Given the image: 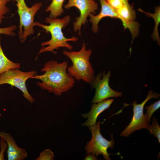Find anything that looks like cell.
<instances>
[{"instance_id": "ac0fdd59", "label": "cell", "mask_w": 160, "mask_h": 160, "mask_svg": "<svg viewBox=\"0 0 160 160\" xmlns=\"http://www.w3.org/2000/svg\"><path fill=\"white\" fill-rule=\"evenodd\" d=\"M160 107V100H159L154 103L153 104L145 106L146 113L145 116L148 121L150 123L151 117L153 113Z\"/></svg>"}, {"instance_id": "7c38bea8", "label": "cell", "mask_w": 160, "mask_h": 160, "mask_svg": "<svg viewBox=\"0 0 160 160\" xmlns=\"http://www.w3.org/2000/svg\"><path fill=\"white\" fill-rule=\"evenodd\" d=\"M101 6L100 12L97 15L91 14L89 16V21L92 23V30L94 33H97L99 31L98 24L103 18L106 17L118 18L119 17L116 10L112 8L108 2L107 0H99Z\"/></svg>"}, {"instance_id": "5bb4252c", "label": "cell", "mask_w": 160, "mask_h": 160, "mask_svg": "<svg viewBox=\"0 0 160 160\" xmlns=\"http://www.w3.org/2000/svg\"><path fill=\"white\" fill-rule=\"evenodd\" d=\"M0 36V74L9 70L19 69L20 67L19 63H15L7 58L2 50Z\"/></svg>"}, {"instance_id": "6da1fadb", "label": "cell", "mask_w": 160, "mask_h": 160, "mask_svg": "<svg viewBox=\"0 0 160 160\" xmlns=\"http://www.w3.org/2000/svg\"><path fill=\"white\" fill-rule=\"evenodd\" d=\"M68 64L66 61L59 63L54 60L48 61L41 69V71L44 72V73L36 74L31 78L41 81L36 83L40 88L49 93L60 96L72 88L75 83V79L67 71Z\"/></svg>"}, {"instance_id": "d6986e66", "label": "cell", "mask_w": 160, "mask_h": 160, "mask_svg": "<svg viewBox=\"0 0 160 160\" xmlns=\"http://www.w3.org/2000/svg\"><path fill=\"white\" fill-rule=\"evenodd\" d=\"M10 0H0V24L5 17V15L9 12V9L7 6Z\"/></svg>"}, {"instance_id": "e0dca14e", "label": "cell", "mask_w": 160, "mask_h": 160, "mask_svg": "<svg viewBox=\"0 0 160 160\" xmlns=\"http://www.w3.org/2000/svg\"><path fill=\"white\" fill-rule=\"evenodd\" d=\"M146 129L157 138L159 143H160V127L155 117L153 118L152 124L151 125H149Z\"/></svg>"}, {"instance_id": "4316f807", "label": "cell", "mask_w": 160, "mask_h": 160, "mask_svg": "<svg viewBox=\"0 0 160 160\" xmlns=\"http://www.w3.org/2000/svg\"></svg>"}, {"instance_id": "30bf717a", "label": "cell", "mask_w": 160, "mask_h": 160, "mask_svg": "<svg viewBox=\"0 0 160 160\" xmlns=\"http://www.w3.org/2000/svg\"><path fill=\"white\" fill-rule=\"evenodd\" d=\"M116 11L124 29H128L132 34V44L133 40L139 34V23L135 20L136 13L133 7L128 2L126 3Z\"/></svg>"}, {"instance_id": "5b68a950", "label": "cell", "mask_w": 160, "mask_h": 160, "mask_svg": "<svg viewBox=\"0 0 160 160\" xmlns=\"http://www.w3.org/2000/svg\"><path fill=\"white\" fill-rule=\"evenodd\" d=\"M37 73L35 71L24 72L18 68L11 69L0 74V85L8 84L16 87L22 92L24 97L32 104L35 100L28 92L26 81Z\"/></svg>"}, {"instance_id": "52a82bcc", "label": "cell", "mask_w": 160, "mask_h": 160, "mask_svg": "<svg viewBox=\"0 0 160 160\" xmlns=\"http://www.w3.org/2000/svg\"><path fill=\"white\" fill-rule=\"evenodd\" d=\"M160 96L159 94L153 92L151 90L148 92L145 99L141 103L137 104L135 101L132 103L133 114L132 120L128 126L121 132L120 136L128 137L135 131L147 128L150 123L148 121L144 114V107L149 100L153 98L158 99Z\"/></svg>"}, {"instance_id": "7a4b0ae2", "label": "cell", "mask_w": 160, "mask_h": 160, "mask_svg": "<svg viewBox=\"0 0 160 160\" xmlns=\"http://www.w3.org/2000/svg\"><path fill=\"white\" fill-rule=\"evenodd\" d=\"M70 20V16L67 15L61 19L51 18L49 17H46L44 22L49 24V25H44L40 23L36 22V26L50 33L51 37L49 40L41 43V46H47L43 47L40 49L37 57L41 53L46 52H51L55 54L57 52L54 50L61 47L66 48L69 50L73 49V47L68 42H76L78 41V39L74 36L67 38L64 36L62 31L63 28H65L68 25Z\"/></svg>"}, {"instance_id": "ffe728a7", "label": "cell", "mask_w": 160, "mask_h": 160, "mask_svg": "<svg viewBox=\"0 0 160 160\" xmlns=\"http://www.w3.org/2000/svg\"><path fill=\"white\" fill-rule=\"evenodd\" d=\"M54 154L50 149L44 150L39 154L36 160H53L54 159Z\"/></svg>"}, {"instance_id": "ba28073f", "label": "cell", "mask_w": 160, "mask_h": 160, "mask_svg": "<svg viewBox=\"0 0 160 160\" xmlns=\"http://www.w3.org/2000/svg\"><path fill=\"white\" fill-rule=\"evenodd\" d=\"M72 7L77 8L80 12L79 16L77 17L73 23V27L74 31L77 32L78 31V35H81V26L85 25L90 14H96L98 5L94 0H68L64 7L69 9Z\"/></svg>"}, {"instance_id": "2e32d148", "label": "cell", "mask_w": 160, "mask_h": 160, "mask_svg": "<svg viewBox=\"0 0 160 160\" xmlns=\"http://www.w3.org/2000/svg\"><path fill=\"white\" fill-rule=\"evenodd\" d=\"M65 0H52L51 3L47 7L46 10L47 12H49V17L57 18L64 12L63 6Z\"/></svg>"}, {"instance_id": "d4e9b609", "label": "cell", "mask_w": 160, "mask_h": 160, "mask_svg": "<svg viewBox=\"0 0 160 160\" xmlns=\"http://www.w3.org/2000/svg\"><path fill=\"white\" fill-rule=\"evenodd\" d=\"M125 2H128L129 0H123Z\"/></svg>"}, {"instance_id": "484cf974", "label": "cell", "mask_w": 160, "mask_h": 160, "mask_svg": "<svg viewBox=\"0 0 160 160\" xmlns=\"http://www.w3.org/2000/svg\"><path fill=\"white\" fill-rule=\"evenodd\" d=\"M1 116V114L0 113V117Z\"/></svg>"}, {"instance_id": "4fadbf2b", "label": "cell", "mask_w": 160, "mask_h": 160, "mask_svg": "<svg viewBox=\"0 0 160 160\" xmlns=\"http://www.w3.org/2000/svg\"><path fill=\"white\" fill-rule=\"evenodd\" d=\"M113 99H105L92 105L90 111L87 113L82 114L81 116L84 118H87V121L82 125L89 127L96 124L99 115L108 108L113 103Z\"/></svg>"}, {"instance_id": "9a60e30c", "label": "cell", "mask_w": 160, "mask_h": 160, "mask_svg": "<svg viewBox=\"0 0 160 160\" xmlns=\"http://www.w3.org/2000/svg\"><path fill=\"white\" fill-rule=\"evenodd\" d=\"M138 10L144 13L147 16L152 17L154 19L155 22V26L152 37L154 40L157 41L158 44L159 45L160 40L158 33V27L160 23V6H159L155 7V12L153 14L146 12L140 8H139Z\"/></svg>"}, {"instance_id": "8992f818", "label": "cell", "mask_w": 160, "mask_h": 160, "mask_svg": "<svg viewBox=\"0 0 160 160\" xmlns=\"http://www.w3.org/2000/svg\"><path fill=\"white\" fill-rule=\"evenodd\" d=\"M100 124L101 122L99 121L95 124L88 127L92 137L91 140L87 143L85 149L88 154H92L96 156L102 155L105 160H109L110 154L108 152V149H112L115 144L113 133L111 141L105 138L100 133Z\"/></svg>"}, {"instance_id": "9c48e42d", "label": "cell", "mask_w": 160, "mask_h": 160, "mask_svg": "<svg viewBox=\"0 0 160 160\" xmlns=\"http://www.w3.org/2000/svg\"><path fill=\"white\" fill-rule=\"evenodd\" d=\"M111 75L110 71L106 73L103 71L95 77L90 85L92 88L95 89L92 103H96L110 97H117L122 96L121 92L115 91L110 87L109 81Z\"/></svg>"}, {"instance_id": "277c9868", "label": "cell", "mask_w": 160, "mask_h": 160, "mask_svg": "<svg viewBox=\"0 0 160 160\" xmlns=\"http://www.w3.org/2000/svg\"><path fill=\"white\" fill-rule=\"evenodd\" d=\"M16 2L17 13L20 19L19 37L21 42H23L27 37L33 34V28L36 26L34 16L42 7L41 2L36 3L31 7L27 6L25 0H12Z\"/></svg>"}, {"instance_id": "8fae6325", "label": "cell", "mask_w": 160, "mask_h": 160, "mask_svg": "<svg viewBox=\"0 0 160 160\" xmlns=\"http://www.w3.org/2000/svg\"><path fill=\"white\" fill-rule=\"evenodd\" d=\"M0 138L7 143V158L8 160H24L28 156L27 152L24 148L19 147L14 138L8 132L0 131Z\"/></svg>"}, {"instance_id": "cb8c5ba5", "label": "cell", "mask_w": 160, "mask_h": 160, "mask_svg": "<svg viewBox=\"0 0 160 160\" xmlns=\"http://www.w3.org/2000/svg\"><path fill=\"white\" fill-rule=\"evenodd\" d=\"M97 158L96 156L92 154H89L84 158L85 160H96Z\"/></svg>"}, {"instance_id": "3957f363", "label": "cell", "mask_w": 160, "mask_h": 160, "mask_svg": "<svg viewBox=\"0 0 160 160\" xmlns=\"http://www.w3.org/2000/svg\"><path fill=\"white\" fill-rule=\"evenodd\" d=\"M92 53L91 49H87L84 41L78 51H63L64 55L68 57L72 63L67 68L68 73L75 80H82L90 85L95 77L94 69L89 60Z\"/></svg>"}, {"instance_id": "44dd1931", "label": "cell", "mask_w": 160, "mask_h": 160, "mask_svg": "<svg viewBox=\"0 0 160 160\" xmlns=\"http://www.w3.org/2000/svg\"><path fill=\"white\" fill-rule=\"evenodd\" d=\"M17 28L15 25H13L5 28H0V34H5L7 36H14L15 33L14 31Z\"/></svg>"}, {"instance_id": "7402d4cb", "label": "cell", "mask_w": 160, "mask_h": 160, "mask_svg": "<svg viewBox=\"0 0 160 160\" xmlns=\"http://www.w3.org/2000/svg\"><path fill=\"white\" fill-rule=\"evenodd\" d=\"M107 1L111 7L116 10L120 8L124 3L128 2H125L123 0H107Z\"/></svg>"}, {"instance_id": "603a6c76", "label": "cell", "mask_w": 160, "mask_h": 160, "mask_svg": "<svg viewBox=\"0 0 160 160\" xmlns=\"http://www.w3.org/2000/svg\"><path fill=\"white\" fill-rule=\"evenodd\" d=\"M8 148L6 142L2 138L0 139V160H4V153Z\"/></svg>"}]
</instances>
